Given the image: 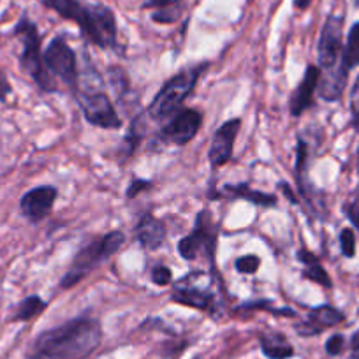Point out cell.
Here are the masks:
<instances>
[{
    "label": "cell",
    "instance_id": "obj_1",
    "mask_svg": "<svg viewBox=\"0 0 359 359\" xmlns=\"http://www.w3.org/2000/svg\"><path fill=\"white\" fill-rule=\"evenodd\" d=\"M101 338L102 330L97 320L79 317L41 333L29 359H85L99 347Z\"/></svg>",
    "mask_w": 359,
    "mask_h": 359
},
{
    "label": "cell",
    "instance_id": "obj_2",
    "mask_svg": "<svg viewBox=\"0 0 359 359\" xmlns=\"http://www.w3.org/2000/svg\"><path fill=\"white\" fill-rule=\"evenodd\" d=\"M43 6L74 22L86 41L104 50L116 48L115 13L102 4H85L81 0H43Z\"/></svg>",
    "mask_w": 359,
    "mask_h": 359
},
{
    "label": "cell",
    "instance_id": "obj_3",
    "mask_svg": "<svg viewBox=\"0 0 359 359\" xmlns=\"http://www.w3.org/2000/svg\"><path fill=\"white\" fill-rule=\"evenodd\" d=\"M13 34L22 41L23 50L22 55H20V64H22L23 71L34 79V83L43 92H46V94L55 92L57 85H55L53 76L46 69V64H44L43 53H41V34L36 23L27 15H22V18L15 25Z\"/></svg>",
    "mask_w": 359,
    "mask_h": 359
},
{
    "label": "cell",
    "instance_id": "obj_4",
    "mask_svg": "<svg viewBox=\"0 0 359 359\" xmlns=\"http://www.w3.org/2000/svg\"><path fill=\"white\" fill-rule=\"evenodd\" d=\"M123 243H126L123 233H120V231H111V233L104 234V236L99 238V240H94L92 243L83 247L81 250L76 254L71 269H69L67 273L64 275V278H62L60 287H74V285L78 284L79 280H83L95 266H99L102 261H106V259H109L111 255H115Z\"/></svg>",
    "mask_w": 359,
    "mask_h": 359
},
{
    "label": "cell",
    "instance_id": "obj_5",
    "mask_svg": "<svg viewBox=\"0 0 359 359\" xmlns=\"http://www.w3.org/2000/svg\"><path fill=\"white\" fill-rule=\"evenodd\" d=\"M206 64L196 65V67H189L185 71L178 72L172 76L155 95L151 104L148 106V115L154 120H164L171 116L180 106L184 104L185 99L189 97L192 90H194L196 83H198L199 76L205 72Z\"/></svg>",
    "mask_w": 359,
    "mask_h": 359
},
{
    "label": "cell",
    "instance_id": "obj_6",
    "mask_svg": "<svg viewBox=\"0 0 359 359\" xmlns=\"http://www.w3.org/2000/svg\"><path fill=\"white\" fill-rule=\"evenodd\" d=\"M74 92L83 115L92 126L101 127V129H120L122 127V120L104 92L101 90L95 92L90 88H79Z\"/></svg>",
    "mask_w": 359,
    "mask_h": 359
},
{
    "label": "cell",
    "instance_id": "obj_7",
    "mask_svg": "<svg viewBox=\"0 0 359 359\" xmlns=\"http://www.w3.org/2000/svg\"><path fill=\"white\" fill-rule=\"evenodd\" d=\"M215 247H217V227L213 224L212 215L208 210L199 212L198 219H196V227L191 231L189 236L178 243V254L185 259V261H192L198 257L201 252H205L213 262L215 257Z\"/></svg>",
    "mask_w": 359,
    "mask_h": 359
},
{
    "label": "cell",
    "instance_id": "obj_8",
    "mask_svg": "<svg viewBox=\"0 0 359 359\" xmlns=\"http://www.w3.org/2000/svg\"><path fill=\"white\" fill-rule=\"evenodd\" d=\"M341 32H344V18L337 15H331L324 23L319 37V65L324 72L337 71L344 67L341 64ZM345 69V67H344Z\"/></svg>",
    "mask_w": 359,
    "mask_h": 359
},
{
    "label": "cell",
    "instance_id": "obj_9",
    "mask_svg": "<svg viewBox=\"0 0 359 359\" xmlns=\"http://www.w3.org/2000/svg\"><path fill=\"white\" fill-rule=\"evenodd\" d=\"M46 69L51 76H57L62 81L67 83L69 86L76 90L78 85V62H76V53L72 48L65 43L64 37H55L48 44L46 51L43 53Z\"/></svg>",
    "mask_w": 359,
    "mask_h": 359
},
{
    "label": "cell",
    "instance_id": "obj_10",
    "mask_svg": "<svg viewBox=\"0 0 359 359\" xmlns=\"http://www.w3.org/2000/svg\"><path fill=\"white\" fill-rule=\"evenodd\" d=\"M203 123L201 113L196 109H182L172 116L171 122L162 129L161 140L172 144H187L196 137Z\"/></svg>",
    "mask_w": 359,
    "mask_h": 359
},
{
    "label": "cell",
    "instance_id": "obj_11",
    "mask_svg": "<svg viewBox=\"0 0 359 359\" xmlns=\"http://www.w3.org/2000/svg\"><path fill=\"white\" fill-rule=\"evenodd\" d=\"M57 189L51 185H41V187L32 189V191L25 192L23 198L20 199V210L22 215L32 224L41 222L46 219L51 213L55 201H57Z\"/></svg>",
    "mask_w": 359,
    "mask_h": 359
},
{
    "label": "cell",
    "instance_id": "obj_12",
    "mask_svg": "<svg viewBox=\"0 0 359 359\" xmlns=\"http://www.w3.org/2000/svg\"><path fill=\"white\" fill-rule=\"evenodd\" d=\"M241 127L240 118L227 120L226 123L217 129V133L213 134L212 147H210V162H212L213 168H220V165H226L227 162L233 157V148L234 141H236L238 130Z\"/></svg>",
    "mask_w": 359,
    "mask_h": 359
},
{
    "label": "cell",
    "instance_id": "obj_13",
    "mask_svg": "<svg viewBox=\"0 0 359 359\" xmlns=\"http://www.w3.org/2000/svg\"><path fill=\"white\" fill-rule=\"evenodd\" d=\"M319 78L320 69L317 65H309L299 85L296 86L294 92L291 94L289 108H291L292 116L303 115L313 104V94H316L317 85H319Z\"/></svg>",
    "mask_w": 359,
    "mask_h": 359
},
{
    "label": "cell",
    "instance_id": "obj_14",
    "mask_svg": "<svg viewBox=\"0 0 359 359\" xmlns=\"http://www.w3.org/2000/svg\"><path fill=\"white\" fill-rule=\"evenodd\" d=\"M136 240L147 250H157L165 241V224L151 213H144L137 220Z\"/></svg>",
    "mask_w": 359,
    "mask_h": 359
},
{
    "label": "cell",
    "instance_id": "obj_15",
    "mask_svg": "<svg viewBox=\"0 0 359 359\" xmlns=\"http://www.w3.org/2000/svg\"><path fill=\"white\" fill-rule=\"evenodd\" d=\"M344 320V313L340 310L333 309L330 305L316 306L309 312V320H305L303 326H298V331L302 337H312V334L320 333L326 327L340 324Z\"/></svg>",
    "mask_w": 359,
    "mask_h": 359
},
{
    "label": "cell",
    "instance_id": "obj_16",
    "mask_svg": "<svg viewBox=\"0 0 359 359\" xmlns=\"http://www.w3.org/2000/svg\"><path fill=\"white\" fill-rule=\"evenodd\" d=\"M172 302L187 305L198 310H212L215 299L208 291H201L198 287H187L185 284H178L172 291Z\"/></svg>",
    "mask_w": 359,
    "mask_h": 359
},
{
    "label": "cell",
    "instance_id": "obj_17",
    "mask_svg": "<svg viewBox=\"0 0 359 359\" xmlns=\"http://www.w3.org/2000/svg\"><path fill=\"white\" fill-rule=\"evenodd\" d=\"M224 192H227L229 196L236 199H245V201L252 203L255 206H262V208H273L277 205V198L273 194H268V192L254 191V189L248 187L247 184H238V185H226L222 189Z\"/></svg>",
    "mask_w": 359,
    "mask_h": 359
},
{
    "label": "cell",
    "instance_id": "obj_18",
    "mask_svg": "<svg viewBox=\"0 0 359 359\" xmlns=\"http://www.w3.org/2000/svg\"><path fill=\"white\" fill-rule=\"evenodd\" d=\"M298 259L303 262V264H305V269H303V277H305L306 280H312V282H316V284L324 285V287H331L330 275H327L326 269L320 266L319 257H317V255H313L312 252H309L306 248H303V250L298 252Z\"/></svg>",
    "mask_w": 359,
    "mask_h": 359
},
{
    "label": "cell",
    "instance_id": "obj_19",
    "mask_svg": "<svg viewBox=\"0 0 359 359\" xmlns=\"http://www.w3.org/2000/svg\"><path fill=\"white\" fill-rule=\"evenodd\" d=\"M261 348L264 355L269 359H287L294 354V348L289 344L287 338L280 333L262 334L261 337Z\"/></svg>",
    "mask_w": 359,
    "mask_h": 359
},
{
    "label": "cell",
    "instance_id": "obj_20",
    "mask_svg": "<svg viewBox=\"0 0 359 359\" xmlns=\"http://www.w3.org/2000/svg\"><path fill=\"white\" fill-rule=\"evenodd\" d=\"M185 0H148L143 8L157 9L151 15V20L158 23H175L180 18V4H184Z\"/></svg>",
    "mask_w": 359,
    "mask_h": 359
},
{
    "label": "cell",
    "instance_id": "obj_21",
    "mask_svg": "<svg viewBox=\"0 0 359 359\" xmlns=\"http://www.w3.org/2000/svg\"><path fill=\"white\" fill-rule=\"evenodd\" d=\"M341 64L347 71L359 65V22L354 23L351 32H348L344 53H341Z\"/></svg>",
    "mask_w": 359,
    "mask_h": 359
},
{
    "label": "cell",
    "instance_id": "obj_22",
    "mask_svg": "<svg viewBox=\"0 0 359 359\" xmlns=\"http://www.w3.org/2000/svg\"><path fill=\"white\" fill-rule=\"evenodd\" d=\"M44 309H46V303H44L43 298L36 294L29 296L18 305L15 316H13V320H32L34 317L43 313Z\"/></svg>",
    "mask_w": 359,
    "mask_h": 359
},
{
    "label": "cell",
    "instance_id": "obj_23",
    "mask_svg": "<svg viewBox=\"0 0 359 359\" xmlns=\"http://www.w3.org/2000/svg\"><path fill=\"white\" fill-rule=\"evenodd\" d=\"M259 266H261V259L257 257V255L250 254V255H243V257L236 259V262H234V268L240 271V273L243 275H252L255 273L259 269Z\"/></svg>",
    "mask_w": 359,
    "mask_h": 359
},
{
    "label": "cell",
    "instance_id": "obj_24",
    "mask_svg": "<svg viewBox=\"0 0 359 359\" xmlns=\"http://www.w3.org/2000/svg\"><path fill=\"white\" fill-rule=\"evenodd\" d=\"M340 245L341 252H344L345 257H352L355 254V236L352 233V229H344L340 234Z\"/></svg>",
    "mask_w": 359,
    "mask_h": 359
},
{
    "label": "cell",
    "instance_id": "obj_25",
    "mask_svg": "<svg viewBox=\"0 0 359 359\" xmlns=\"http://www.w3.org/2000/svg\"><path fill=\"white\" fill-rule=\"evenodd\" d=\"M172 278V273L171 269L168 268V266H155L154 269H151V282L157 285H168L169 282H171Z\"/></svg>",
    "mask_w": 359,
    "mask_h": 359
},
{
    "label": "cell",
    "instance_id": "obj_26",
    "mask_svg": "<svg viewBox=\"0 0 359 359\" xmlns=\"http://www.w3.org/2000/svg\"><path fill=\"white\" fill-rule=\"evenodd\" d=\"M351 115H352V123H354L355 129L359 130V76L358 79H355L351 92Z\"/></svg>",
    "mask_w": 359,
    "mask_h": 359
},
{
    "label": "cell",
    "instance_id": "obj_27",
    "mask_svg": "<svg viewBox=\"0 0 359 359\" xmlns=\"http://www.w3.org/2000/svg\"><path fill=\"white\" fill-rule=\"evenodd\" d=\"M345 213H347V217L351 219V222L359 229V189L354 192L351 201L345 205Z\"/></svg>",
    "mask_w": 359,
    "mask_h": 359
},
{
    "label": "cell",
    "instance_id": "obj_28",
    "mask_svg": "<svg viewBox=\"0 0 359 359\" xmlns=\"http://www.w3.org/2000/svg\"><path fill=\"white\" fill-rule=\"evenodd\" d=\"M151 187V182L150 180H143V178H134L133 182H130V185L127 187V198L133 199L136 198L140 192L147 191V189Z\"/></svg>",
    "mask_w": 359,
    "mask_h": 359
},
{
    "label": "cell",
    "instance_id": "obj_29",
    "mask_svg": "<svg viewBox=\"0 0 359 359\" xmlns=\"http://www.w3.org/2000/svg\"><path fill=\"white\" fill-rule=\"evenodd\" d=\"M344 344L345 340L341 334H333V337L326 341V352L330 355H338L341 351H344Z\"/></svg>",
    "mask_w": 359,
    "mask_h": 359
},
{
    "label": "cell",
    "instance_id": "obj_30",
    "mask_svg": "<svg viewBox=\"0 0 359 359\" xmlns=\"http://www.w3.org/2000/svg\"><path fill=\"white\" fill-rule=\"evenodd\" d=\"M13 92V86L11 83H9L8 79V74H6V71H2L0 69V102H6V99H8V95Z\"/></svg>",
    "mask_w": 359,
    "mask_h": 359
},
{
    "label": "cell",
    "instance_id": "obj_31",
    "mask_svg": "<svg viewBox=\"0 0 359 359\" xmlns=\"http://www.w3.org/2000/svg\"><path fill=\"white\" fill-rule=\"evenodd\" d=\"M351 359H359V331L352 337V352Z\"/></svg>",
    "mask_w": 359,
    "mask_h": 359
},
{
    "label": "cell",
    "instance_id": "obj_32",
    "mask_svg": "<svg viewBox=\"0 0 359 359\" xmlns=\"http://www.w3.org/2000/svg\"><path fill=\"white\" fill-rule=\"evenodd\" d=\"M280 189H282V191H284L285 198H287L289 201H291V203H298V199H296V196L292 194L291 189H289V185H287V184H280Z\"/></svg>",
    "mask_w": 359,
    "mask_h": 359
},
{
    "label": "cell",
    "instance_id": "obj_33",
    "mask_svg": "<svg viewBox=\"0 0 359 359\" xmlns=\"http://www.w3.org/2000/svg\"><path fill=\"white\" fill-rule=\"evenodd\" d=\"M313 0H294V8L296 9H309L310 4H312Z\"/></svg>",
    "mask_w": 359,
    "mask_h": 359
},
{
    "label": "cell",
    "instance_id": "obj_34",
    "mask_svg": "<svg viewBox=\"0 0 359 359\" xmlns=\"http://www.w3.org/2000/svg\"><path fill=\"white\" fill-rule=\"evenodd\" d=\"M358 171H359V154H358Z\"/></svg>",
    "mask_w": 359,
    "mask_h": 359
}]
</instances>
